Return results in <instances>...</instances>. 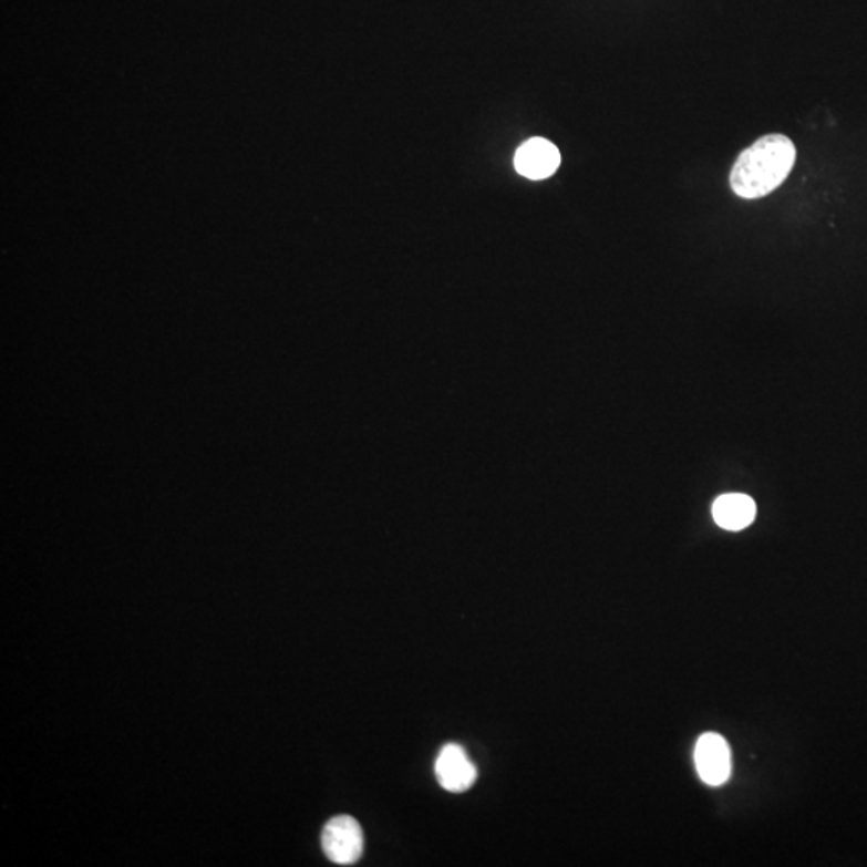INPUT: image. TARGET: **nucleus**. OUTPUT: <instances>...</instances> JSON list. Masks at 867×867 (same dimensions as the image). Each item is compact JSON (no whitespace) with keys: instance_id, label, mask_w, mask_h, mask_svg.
<instances>
[{"instance_id":"f03ea898","label":"nucleus","mask_w":867,"mask_h":867,"mask_svg":"<svg viewBox=\"0 0 867 867\" xmlns=\"http://www.w3.org/2000/svg\"><path fill=\"white\" fill-rule=\"evenodd\" d=\"M321 847L334 865H353L359 861L365 847L362 827L351 816H337L323 827Z\"/></svg>"},{"instance_id":"39448f33","label":"nucleus","mask_w":867,"mask_h":867,"mask_svg":"<svg viewBox=\"0 0 867 867\" xmlns=\"http://www.w3.org/2000/svg\"><path fill=\"white\" fill-rule=\"evenodd\" d=\"M561 164V153L545 138H530L517 149L514 166L520 176L530 180L551 177Z\"/></svg>"},{"instance_id":"423d86ee","label":"nucleus","mask_w":867,"mask_h":867,"mask_svg":"<svg viewBox=\"0 0 867 867\" xmlns=\"http://www.w3.org/2000/svg\"><path fill=\"white\" fill-rule=\"evenodd\" d=\"M756 506L747 495H723L713 503V519L726 530H742L754 523Z\"/></svg>"},{"instance_id":"20e7f679","label":"nucleus","mask_w":867,"mask_h":867,"mask_svg":"<svg viewBox=\"0 0 867 867\" xmlns=\"http://www.w3.org/2000/svg\"><path fill=\"white\" fill-rule=\"evenodd\" d=\"M435 776L445 791L460 794L473 786L477 771L462 745L447 744L435 760Z\"/></svg>"},{"instance_id":"f257e3e1","label":"nucleus","mask_w":867,"mask_h":867,"mask_svg":"<svg viewBox=\"0 0 867 867\" xmlns=\"http://www.w3.org/2000/svg\"><path fill=\"white\" fill-rule=\"evenodd\" d=\"M795 158L797 152L791 138L781 134L765 135L739 155L731 171V188L744 199L770 195L786 180Z\"/></svg>"},{"instance_id":"7ed1b4c3","label":"nucleus","mask_w":867,"mask_h":867,"mask_svg":"<svg viewBox=\"0 0 867 867\" xmlns=\"http://www.w3.org/2000/svg\"><path fill=\"white\" fill-rule=\"evenodd\" d=\"M695 768L709 786H722L731 777V751L720 734L705 733L699 737L694 751Z\"/></svg>"}]
</instances>
